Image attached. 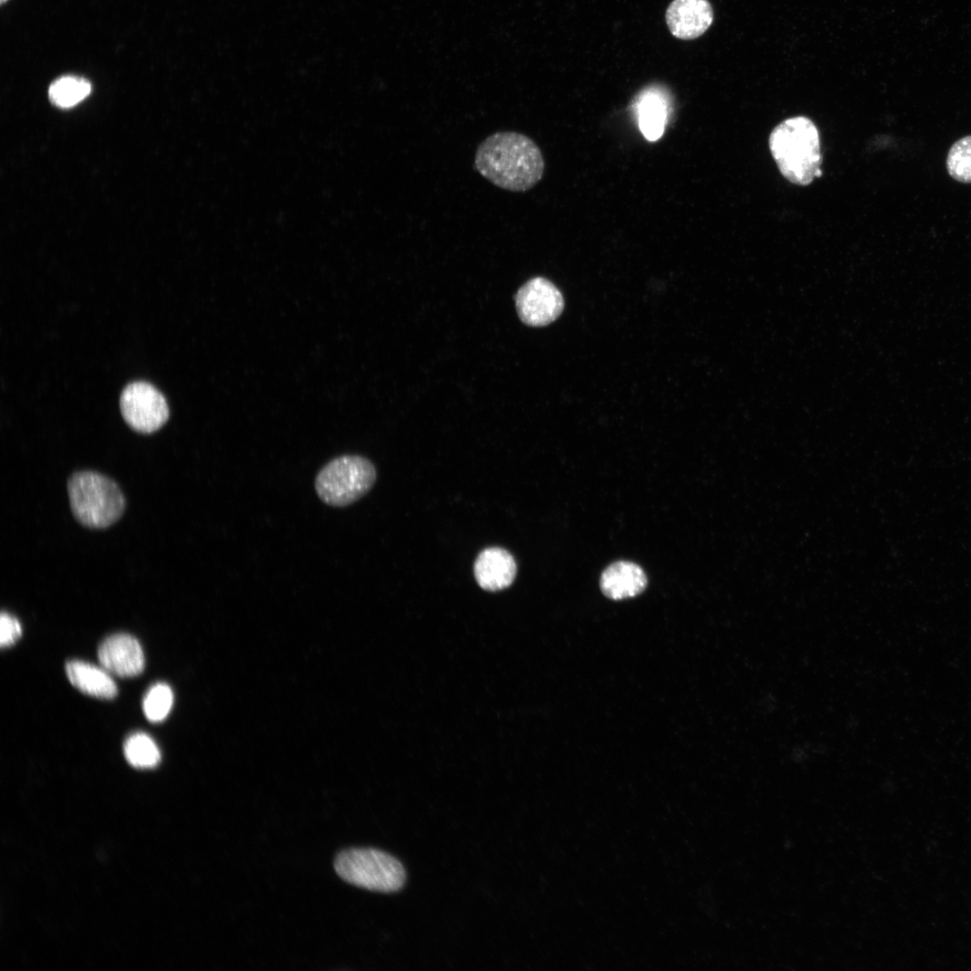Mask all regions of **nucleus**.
I'll use <instances>...</instances> for the list:
<instances>
[{"mask_svg":"<svg viewBox=\"0 0 971 971\" xmlns=\"http://www.w3.org/2000/svg\"><path fill=\"white\" fill-rule=\"evenodd\" d=\"M662 94L655 88L646 89L637 100L639 128L650 141L657 140L663 135L666 124L668 109Z\"/></svg>","mask_w":971,"mask_h":971,"instance_id":"ddd939ff","label":"nucleus"},{"mask_svg":"<svg viewBox=\"0 0 971 971\" xmlns=\"http://www.w3.org/2000/svg\"><path fill=\"white\" fill-rule=\"evenodd\" d=\"M514 299L520 319L530 326L549 325L564 308L562 293L554 283L543 277H534L526 281L518 290Z\"/></svg>","mask_w":971,"mask_h":971,"instance_id":"0eeeda50","label":"nucleus"},{"mask_svg":"<svg viewBox=\"0 0 971 971\" xmlns=\"http://www.w3.org/2000/svg\"><path fill=\"white\" fill-rule=\"evenodd\" d=\"M334 867L347 883L382 893L400 890L406 877L405 868L396 858L373 848L343 850L336 855Z\"/></svg>","mask_w":971,"mask_h":971,"instance_id":"20e7f679","label":"nucleus"},{"mask_svg":"<svg viewBox=\"0 0 971 971\" xmlns=\"http://www.w3.org/2000/svg\"><path fill=\"white\" fill-rule=\"evenodd\" d=\"M771 156L784 178L809 185L822 174L819 132L807 117L795 116L778 124L769 137Z\"/></svg>","mask_w":971,"mask_h":971,"instance_id":"f03ea898","label":"nucleus"},{"mask_svg":"<svg viewBox=\"0 0 971 971\" xmlns=\"http://www.w3.org/2000/svg\"><path fill=\"white\" fill-rule=\"evenodd\" d=\"M71 512L83 526L107 528L122 516L126 500L118 484L95 471H78L67 480Z\"/></svg>","mask_w":971,"mask_h":971,"instance_id":"7ed1b4c3","label":"nucleus"},{"mask_svg":"<svg viewBox=\"0 0 971 971\" xmlns=\"http://www.w3.org/2000/svg\"><path fill=\"white\" fill-rule=\"evenodd\" d=\"M91 91L92 85L85 78L64 76L51 83L49 98L57 107L70 108L85 99Z\"/></svg>","mask_w":971,"mask_h":971,"instance_id":"4468645a","label":"nucleus"},{"mask_svg":"<svg viewBox=\"0 0 971 971\" xmlns=\"http://www.w3.org/2000/svg\"><path fill=\"white\" fill-rule=\"evenodd\" d=\"M174 701L171 688L162 682L154 684L146 693L143 700V711L146 717L153 723L163 721L169 714Z\"/></svg>","mask_w":971,"mask_h":971,"instance_id":"f3484780","label":"nucleus"},{"mask_svg":"<svg viewBox=\"0 0 971 971\" xmlns=\"http://www.w3.org/2000/svg\"><path fill=\"white\" fill-rule=\"evenodd\" d=\"M647 585L644 570L630 561H617L601 574L600 586L603 594L615 601L635 597Z\"/></svg>","mask_w":971,"mask_h":971,"instance_id":"9b49d317","label":"nucleus"},{"mask_svg":"<svg viewBox=\"0 0 971 971\" xmlns=\"http://www.w3.org/2000/svg\"><path fill=\"white\" fill-rule=\"evenodd\" d=\"M66 673L71 684L82 692L99 699H113L118 689L105 669L79 660L66 664Z\"/></svg>","mask_w":971,"mask_h":971,"instance_id":"f8f14e48","label":"nucleus"},{"mask_svg":"<svg viewBox=\"0 0 971 971\" xmlns=\"http://www.w3.org/2000/svg\"><path fill=\"white\" fill-rule=\"evenodd\" d=\"M123 750L128 762L135 768L156 767L161 759L156 744L148 735L141 732L130 735L124 743Z\"/></svg>","mask_w":971,"mask_h":971,"instance_id":"2eb2a0df","label":"nucleus"},{"mask_svg":"<svg viewBox=\"0 0 971 971\" xmlns=\"http://www.w3.org/2000/svg\"><path fill=\"white\" fill-rule=\"evenodd\" d=\"M946 166L954 180L971 183V135L961 138L951 146Z\"/></svg>","mask_w":971,"mask_h":971,"instance_id":"dca6fc26","label":"nucleus"},{"mask_svg":"<svg viewBox=\"0 0 971 971\" xmlns=\"http://www.w3.org/2000/svg\"><path fill=\"white\" fill-rule=\"evenodd\" d=\"M665 20L674 37L693 40L712 24L713 9L708 0H673L667 7Z\"/></svg>","mask_w":971,"mask_h":971,"instance_id":"1a4fd4ad","label":"nucleus"},{"mask_svg":"<svg viewBox=\"0 0 971 971\" xmlns=\"http://www.w3.org/2000/svg\"><path fill=\"white\" fill-rule=\"evenodd\" d=\"M475 167L494 185L521 192L541 180L545 162L541 150L530 138L520 132L500 131L479 144Z\"/></svg>","mask_w":971,"mask_h":971,"instance_id":"f257e3e1","label":"nucleus"},{"mask_svg":"<svg viewBox=\"0 0 971 971\" xmlns=\"http://www.w3.org/2000/svg\"><path fill=\"white\" fill-rule=\"evenodd\" d=\"M22 635L19 620L8 612L2 611L0 616V646L7 647L14 644Z\"/></svg>","mask_w":971,"mask_h":971,"instance_id":"a211bd4d","label":"nucleus"},{"mask_svg":"<svg viewBox=\"0 0 971 971\" xmlns=\"http://www.w3.org/2000/svg\"><path fill=\"white\" fill-rule=\"evenodd\" d=\"M517 566L512 555L504 548H485L474 565L475 578L486 591H500L509 587L515 579Z\"/></svg>","mask_w":971,"mask_h":971,"instance_id":"9d476101","label":"nucleus"},{"mask_svg":"<svg viewBox=\"0 0 971 971\" xmlns=\"http://www.w3.org/2000/svg\"><path fill=\"white\" fill-rule=\"evenodd\" d=\"M98 659L103 669L120 677L140 674L145 657L139 642L129 634H114L105 638L98 648Z\"/></svg>","mask_w":971,"mask_h":971,"instance_id":"6e6552de","label":"nucleus"},{"mask_svg":"<svg viewBox=\"0 0 971 971\" xmlns=\"http://www.w3.org/2000/svg\"><path fill=\"white\" fill-rule=\"evenodd\" d=\"M120 411L128 425L136 432L151 433L168 420L169 408L164 396L151 384H129L120 396Z\"/></svg>","mask_w":971,"mask_h":971,"instance_id":"423d86ee","label":"nucleus"},{"mask_svg":"<svg viewBox=\"0 0 971 971\" xmlns=\"http://www.w3.org/2000/svg\"><path fill=\"white\" fill-rule=\"evenodd\" d=\"M376 480V468L366 458L342 455L327 462L317 473L315 489L327 505L344 507L364 496Z\"/></svg>","mask_w":971,"mask_h":971,"instance_id":"39448f33","label":"nucleus"},{"mask_svg":"<svg viewBox=\"0 0 971 971\" xmlns=\"http://www.w3.org/2000/svg\"><path fill=\"white\" fill-rule=\"evenodd\" d=\"M7 0H0L1 4L5 3Z\"/></svg>","mask_w":971,"mask_h":971,"instance_id":"6ab92c4d","label":"nucleus"}]
</instances>
